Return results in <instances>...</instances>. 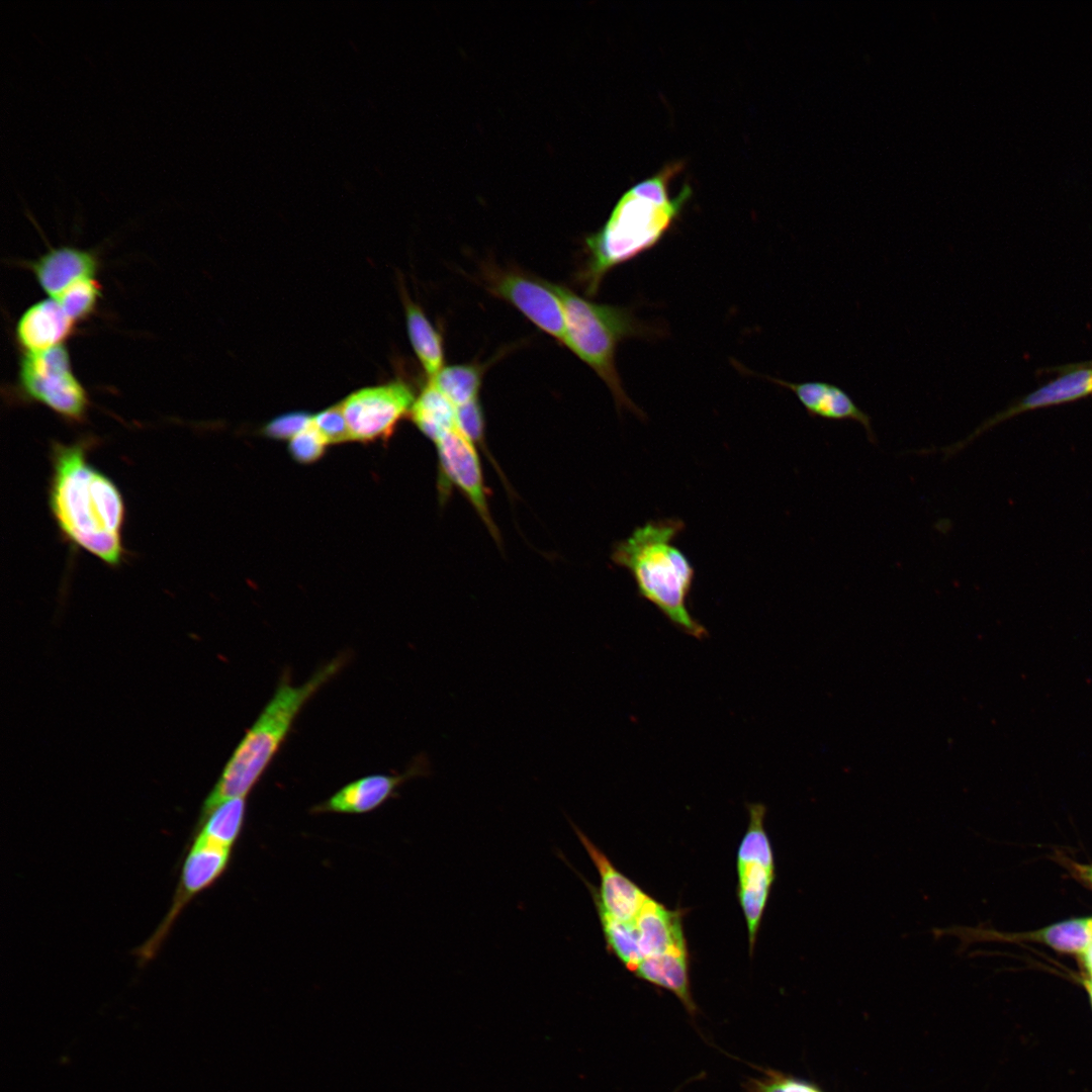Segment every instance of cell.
<instances>
[{
    "label": "cell",
    "instance_id": "obj_1",
    "mask_svg": "<svg viewBox=\"0 0 1092 1092\" xmlns=\"http://www.w3.org/2000/svg\"><path fill=\"white\" fill-rule=\"evenodd\" d=\"M88 440L52 446L49 507L65 538L109 566L124 556L125 508L115 483L87 459Z\"/></svg>",
    "mask_w": 1092,
    "mask_h": 1092
},
{
    "label": "cell",
    "instance_id": "obj_2",
    "mask_svg": "<svg viewBox=\"0 0 1092 1092\" xmlns=\"http://www.w3.org/2000/svg\"><path fill=\"white\" fill-rule=\"evenodd\" d=\"M681 169V163L667 164L632 186L606 223L585 239V259L578 278L587 295L597 294L611 270L657 246L678 221L692 196L687 185L676 195L670 194V183Z\"/></svg>",
    "mask_w": 1092,
    "mask_h": 1092
},
{
    "label": "cell",
    "instance_id": "obj_3",
    "mask_svg": "<svg viewBox=\"0 0 1092 1092\" xmlns=\"http://www.w3.org/2000/svg\"><path fill=\"white\" fill-rule=\"evenodd\" d=\"M685 527L677 518L648 521L614 545L611 560L631 573L641 598L676 628L702 639L708 631L687 607L695 569L673 542Z\"/></svg>",
    "mask_w": 1092,
    "mask_h": 1092
},
{
    "label": "cell",
    "instance_id": "obj_4",
    "mask_svg": "<svg viewBox=\"0 0 1092 1092\" xmlns=\"http://www.w3.org/2000/svg\"><path fill=\"white\" fill-rule=\"evenodd\" d=\"M345 663L346 657L338 656L300 686L291 685L285 676L280 680L273 697L240 741L205 798L197 821L220 803L250 794L285 741L303 706Z\"/></svg>",
    "mask_w": 1092,
    "mask_h": 1092
},
{
    "label": "cell",
    "instance_id": "obj_5",
    "mask_svg": "<svg viewBox=\"0 0 1092 1092\" xmlns=\"http://www.w3.org/2000/svg\"><path fill=\"white\" fill-rule=\"evenodd\" d=\"M564 314L566 345L588 365L610 389L618 410L627 408L639 418L643 412L625 391L616 365L619 345L631 338H650L660 331L641 322L631 308L587 300L567 286L549 281Z\"/></svg>",
    "mask_w": 1092,
    "mask_h": 1092
},
{
    "label": "cell",
    "instance_id": "obj_6",
    "mask_svg": "<svg viewBox=\"0 0 1092 1092\" xmlns=\"http://www.w3.org/2000/svg\"><path fill=\"white\" fill-rule=\"evenodd\" d=\"M18 388L25 398L46 405L67 421L81 423L88 411V394L75 376L64 345L23 353Z\"/></svg>",
    "mask_w": 1092,
    "mask_h": 1092
},
{
    "label": "cell",
    "instance_id": "obj_7",
    "mask_svg": "<svg viewBox=\"0 0 1092 1092\" xmlns=\"http://www.w3.org/2000/svg\"><path fill=\"white\" fill-rule=\"evenodd\" d=\"M749 823L737 851V897L742 909L750 953H752L776 879L772 847L764 829L766 808L761 803L747 805Z\"/></svg>",
    "mask_w": 1092,
    "mask_h": 1092
},
{
    "label": "cell",
    "instance_id": "obj_8",
    "mask_svg": "<svg viewBox=\"0 0 1092 1092\" xmlns=\"http://www.w3.org/2000/svg\"><path fill=\"white\" fill-rule=\"evenodd\" d=\"M232 855V848L198 839L187 842V853L183 858L169 910L153 934L134 950L140 965L156 958L182 911L196 896L211 888L225 874Z\"/></svg>",
    "mask_w": 1092,
    "mask_h": 1092
},
{
    "label": "cell",
    "instance_id": "obj_9",
    "mask_svg": "<svg viewBox=\"0 0 1092 1092\" xmlns=\"http://www.w3.org/2000/svg\"><path fill=\"white\" fill-rule=\"evenodd\" d=\"M480 279L487 292L517 308L560 345H566L562 306L549 281L494 264L482 267Z\"/></svg>",
    "mask_w": 1092,
    "mask_h": 1092
},
{
    "label": "cell",
    "instance_id": "obj_10",
    "mask_svg": "<svg viewBox=\"0 0 1092 1092\" xmlns=\"http://www.w3.org/2000/svg\"><path fill=\"white\" fill-rule=\"evenodd\" d=\"M438 457L440 503L458 489L474 509L496 543L500 534L488 507V491L476 446L455 428L434 442Z\"/></svg>",
    "mask_w": 1092,
    "mask_h": 1092
},
{
    "label": "cell",
    "instance_id": "obj_11",
    "mask_svg": "<svg viewBox=\"0 0 1092 1092\" xmlns=\"http://www.w3.org/2000/svg\"><path fill=\"white\" fill-rule=\"evenodd\" d=\"M412 388L403 381L363 388L346 397L342 408L352 440H387L415 403Z\"/></svg>",
    "mask_w": 1092,
    "mask_h": 1092
},
{
    "label": "cell",
    "instance_id": "obj_12",
    "mask_svg": "<svg viewBox=\"0 0 1092 1092\" xmlns=\"http://www.w3.org/2000/svg\"><path fill=\"white\" fill-rule=\"evenodd\" d=\"M1058 369L1064 370L1057 378L1024 395L1005 410L991 416L965 439L942 448L941 450L945 456H953L988 430L1017 415L1075 401L1092 394V366L1077 363L1065 365Z\"/></svg>",
    "mask_w": 1092,
    "mask_h": 1092
},
{
    "label": "cell",
    "instance_id": "obj_13",
    "mask_svg": "<svg viewBox=\"0 0 1092 1092\" xmlns=\"http://www.w3.org/2000/svg\"><path fill=\"white\" fill-rule=\"evenodd\" d=\"M430 763L424 754L414 759L402 774L371 775L355 780L326 801L313 806L311 813L365 814L376 810L394 797L406 781L430 775Z\"/></svg>",
    "mask_w": 1092,
    "mask_h": 1092
},
{
    "label": "cell",
    "instance_id": "obj_14",
    "mask_svg": "<svg viewBox=\"0 0 1092 1092\" xmlns=\"http://www.w3.org/2000/svg\"><path fill=\"white\" fill-rule=\"evenodd\" d=\"M573 828L600 875L599 889L589 886L598 912L619 921L634 920L649 895L622 874L583 832Z\"/></svg>",
    "mask_w": 1092,
    "mask_h": 1092
},
{
    "label": "cell",
    "instance_id": "obj_15",
    "mask_svg": "<svg viewBox=\"0 0 1092 1092\" xmlns=\"http://www.w3.org/2000/svg\"><path fill=\"white\" fill-rule=\"evenodd\" d=\"M766 378L791 390L810 417L834 422L857 423L864 429L869 441L877 444L871 416L860 408L850 394L839 385L820 380L790 382L779 378Z\"/></svg>",
    "mask_w": 1092,
    "mask_h": 1092
},
{
    "label": "cell",
    "instance_id": "obj_16",
    "mask_svg": "<svg viewBox=\"0 0 1092 1092\" xmlns=\"http://www.w3.org/2000/svg\"><path fill=\"white\" fill-rule=\"evenodd\" d=\"M680 909H669L649 896L633 920L641 962L667 953H689ZM640 965V964H639Z\"/></svg>",
    "mask_w": 1092,
    "mask_h": 1092
},
{
    "label": "cell",
    "instance_id": "obj_17",
    "mask_svg": "<svg viewBox=\"0 0 1092 1092\" xmlns=\"http://www.w3.org/2000/svg\"><path fill=\"white\" fill-rule=\"evenodd\" d=\"M75 325L54 298H48L32 304L21 314L15 336L23 353L42 352L64 345Z\"/></svg>",
    "mask_w": 1092,
    "mask_h": 1092
},
{
    "label": "cell",
    "instance_id": "obj_18",
    "mask_svg": "<svg viewBox=\"0 0 1092 1092\" xmlns=\"http://www.w3.org/2000/svg\"><path fill=\"white\" fill-rule=\"evenodd\" d=\"M29 268L42 290L54 298L76 281L94 277L98 260L92 252L64 246L49 250L31 261Z\"/></svg>",
    "mask_w": 1092,
    "mask_h": 1092
},
{
    "label": "cell",
    "instance_id": "obj_19",
    "mask_svg": "<svg viewBox=\"0 0 1092 1092\" xmlns=\"http://www.w3.org/2000/svg\"><path fill=\"white\" fill-rule=\"evenodd\" d=\"M246 798L226 800L196 821L188 841L198 839L234 849L246 820Z\"/></svg>",
    "mask_w": 1092,
    "mask_h": 1092
},
{
    "label": "cell",
    "instance_id": "obj_20",
    "mask_svg": "<svg viewBox=\"0 0 1092 1092\" xmlns=\"http://www.w3.org/2000/svg\"><path fill=\"white\" fill-rule=\"evenodd\" d=\"M403 302L407 334L412 346L426 374L431 379L443 369L444 345L442 336L428 320L423 309L405 294Z\"/></svg>",
    "mask_w": 1092,
    "mask_h": 1092
},
{
    "label": "cell",
    "instance_id": "obj_21",
    "mask_svg": "<svg viewBox=\"0 0 1092 1092\" xmlns=\"http://www.w3.org/2000/svg\"><path fill=\"white\" fill-rule=\"evenodd\" d=\"M410 417L433 443L457 427L455 405L430 381L416 398Z\"/></svg>",
    "mask_w": 1092,
    "mask_h": 1092
},
{
    "label": "cell",
    "instance_id": "obj_22",
    "mask_svg": "<svg viewBox=\"0 0 1092 1092\" xmlns=\"http://www.w3.org/2000/svg\"><path fill=\"white\" fill-rule=\"evenodd\" d=\"M485 367L478 363L455 364L443 369L429 381L455 406L478 398Z\"/></svg>",
    "mask_w": 1092,
    "mask_h": 1092
},
{
    "label": "cell",
    "instance_id": "obj_23",
    "mask_svg": "<svg viewBox=\"0 0 1092 1092\" xmlns=\"http://www.w3.org/2000/svg\"><path fill=\"white\" fill-rule=\"evenodd\" d=\"M1051 947L1071 953L1085 954L1092 946V918H1081L1056 923L1033 933Z\"/></svg>",
    "mask_w": 1092,
    "mask_h": 1092
},
{
    "label": "cell",
    "instance_id": "obj_24",
    "mask_svg": "<svg viewBox=\"0 0 1092 1092\" xmlns=\"http://www.w3.org/2000/svg\"><path fill=\"white\" fill-rule=\"evenodd\" d=\"M100 296V284L94 277H89L71 284L54 299L66 314L77 324L93 313Z\"/></svg>",
    "mask_w": 1092,
    "mask_h": 1092
},
{
    "label": "cell",
    "instance_id": "obj_25",
    "mask_svg": "<svg viewBox=\"0 0 1092 1092\" xmlns=\"http://www.w3.org/2000/svg\"><path fill=\"white\" fill-rule=\"evenodd\" d=\"M762 1076L744 1083L746 1092H823L815 1084L772 1069H761Z\"/></svg>",
    "mask_w": 1092,
    "mask_h": 1092
},
{
    "label": "cell",
    "instance_id": "obj_26",
    "mask_svg": "<svg viewBox=\"0 0 1092 1092\" xmlns=\"http://www.w3.org/2000/svg\"><path fill=\"white\" fill-rule=\"evenodd\" d=\"M456 407V425L475 446L486 453L489 461L496 466L485 443V418L478 398Z\"/></svg>",
    "mask_w": 1092,
    "mask_h": 1092
},
{
    "label": "cell",
    "instance_id": "obj_27",
    "mask_svg": "<svg viewBox=\"0 0 1092 1092\" xmlns=\"http://www.w3.org/2000/svg\"><path fill=\"white\" fill-rule=\"evenodd\" d=\"M328 445L329 443L311 421L305 429L290 440L288 451L294 461L309 464L324 456Z\"/></svg>",
    "mask_w": 1092,
    "mask_h": 1092
},
{
    "label": "cell",
    "instance_id": "obj_28",
    "mask_svg": "<svg viewBox=\"0 0 1092 1092\" xmlns=\"http://www.w3.org/2000/svg\"><path fill=\"white\" fill-rule=\"evenodd\" d=\"M312 423L329 444L352 440L341 403L312 416Z\"/></svg>",
    "mask_w": 1092,
    "mask_h": 1092
},
{
    "label": "cell",
    "instance_id": "obj_29",
    "mask_svg": "<svg viewBox=\"0 0 1092 1092\" xmlns=\"http://www.w3.org/2000/svg\"><path fill=\"white\" fill-rule=\"evenodd\" d=\"M312 421V416L303 412H294L281 415L262 429L263 434L274 440L292 439L305 429Z\"/></svg>",
    "mask_w": 1092,
    "mask_h": 1092
},
{
    "label": "cell",
    "instance_id": "obj_30",
    "mask_svg": "<svg viewBox=\"0 0 1092 1092\" xmlns=\"http://www.w3.org/2000/svg\"><path fill=\"white\" fill-rule=\"evenodd\" d=\"M1081 872L1084 878L1092 884V866L1082 868Z\"/></svg>",
    "mask_w": 1092,
    "mask_h": 1092
},
{
    "label": "cell",
    "instance_id": "obj_31",
    "mask_svg": "<svg viewBox=\"0 0 1092 1092\" xmlns=\"http://www.w3.org/2000/svg\"><path fill=\"white\" fill-rule=\"evenodd\" d=\"M1085 986H1086V989L1088 991V994H1089V997H1090V1000H1091V1004H1092V983L1089 980L1085 981Z\"/></svg>",
    "mask_w": 1092,
    "mask_h": 1092
},
{
    "label": "cell",
    "instance_id": "obj_32",
    "mask_svg": "<svg viewBox=\"0 0 1092 1092\" xmlns=\"http://www.w3.org/2000/svg\"><path fill=\"white\" fill-rule=\"evenodd\" d=\"M1080 364H1081V365H1085V366H1092V360H1091V361H1088V362H1082V363H1080Z\"/></svg>",
    "mask_w": 1092,
    "mask_h": 1092
},
{
    "label": "cell",
    "instance_id": "obj_33",
    "mask_svg": "<svg viewBox=\"0 0 1092 1092\" xmlns=\"http://www.w3.org/2000/svg\"><path fill=\"white\" fill-rule=\"evenodd\" d=\"M1089 974H1090L1089 981L1092 983V971H1089Z\"/></svg>",
    "mask_w": 1092,
    "mask_h": 1092
},
{
    "label": "cell",
    "instance_id": "obj_34",
    "mask_svg": "<svg viewBox=\"0 0 1092 1092\" xmlns=\"http://www.w3.org/2000/svg\"><path fill=\"white\" fill-rule=\"evenodd\" d=\"M673 1092H676V1091H673Z\"/></svg>",
    "mask_w": 1092,
    "mask_h": 1092
}]
</instances>
